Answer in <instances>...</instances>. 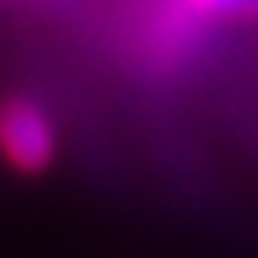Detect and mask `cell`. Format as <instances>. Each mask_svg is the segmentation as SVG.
I'll use <instances>...</instances> for the list:
<instances>
[{
    "label": "cell",
    "mask_w": 258,
    "mask_h": 258,
    "mask_svg": "<svg viewBox=\"0 0 258 258\" xmlns=\"http://www.w3.org/2000/svg\"><path fill=\"white\" fill-rule=\"evenodd\" d=\"M0 158L21 171L42 175L58 158V125L50 108L29 96H5L0 100Z\"/></svg>",
    "instance_id": "6da1fadb"
},
{
    "label": "cell",
    "mask_w": 258,
    "mask_h": 258,
    "mask_svg": "<svg viewBox=\"0 0 258 258\" xmlns=\"http://www.w3.org/2000/svg\"><path fill=\"white\" fill-rule=\"evenodd\" d=\"M196 17H233V21H258V0H183Z\"/></svg>",
    "instance_id": "7a4b0ae2"
}]
</instances>
